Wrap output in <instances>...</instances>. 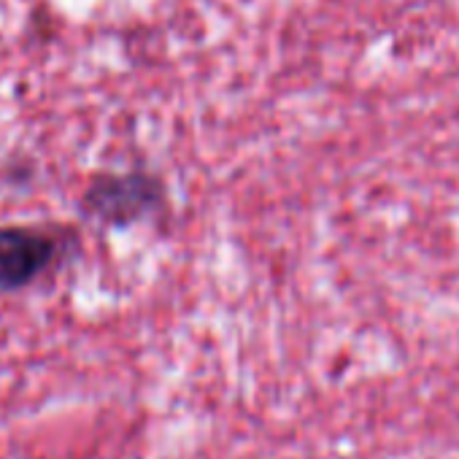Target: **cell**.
Masks as SVG:
<instances>
[{
	"instance_id": "1",
	"label": "cell",
	"mask_w": 459,
	"mask_h": 459,
	"mask_svg": "<svg viewBox=\"0 0 459 459\" xmlns=\"http://www.w3.org/2000/svg\"><path fill=\"white\" fill-rule=\"evenodd\" d=\"M63 238L36 227H0V292H20L60 265Z\"/></svg>"
},
{
	"instance_id": "2",
	"label": "cell",
	"mask_w": 459,
	"mask_h": 459,
	"mask_svg": "<svg viewBox=\"0 0 459 459\" xmlns=\"http://www.w3.org/2000/svg\"><path fill=\"white\" fill-rule=\"evenodd\" d=\"M165 192L154 176L146 173H125V176H103L84 195V211L106 224H133L152 216L162 208Z\"/></svg>"
}]
</instances>
